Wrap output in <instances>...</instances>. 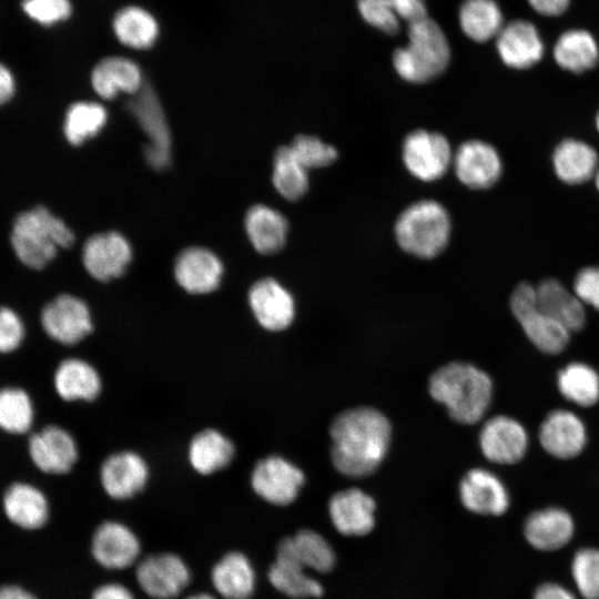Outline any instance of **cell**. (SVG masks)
Returning a JSON list of instances; mask_svg holds the SVG:
<instances>
[{
  "instance_id": "obj_1",
  "label": "cell",
  "mask_w": 599,
  "mask_h": 599,
  "mask_svg": "<svg viewBox=\"0 0 599 599\" xmlns=\"http://www.w3.org/2000/svg\"><path fill=\"white\" fill-rule=\"evenodd\" d=\"M329 434L334 467L345 476L361 478L370 475L385 458L392 427L377 409L356 407L338 414Z\"/></svg>"
},
{
  "instance_id": "obj_2",
  "label": "cell",
  "mask_w": 599,
  "mask_h": 599,
  "mask_svg": "<svg viewBox=\"0 0 599 599\" xmlns=\"http://www.w3.org/2000/svg\"><path fill=\"white\" fill-rule=\"evenodd\" d=\"M428 387L432 397L461 424L479 422L493 398L490 376L468 363L453 362L439 367L430 376Z\"/></svg>"
},
{
  "instance_id": "obj_3",
  "label": "cell",
  "mask_w": 599,
  "mask_h": 599,
  "mask_svg": "<svg viewBox=\"0 0 599 599\" xmlns=\"http://www.w3.org/2000/svg\"><path fill=\"white\" fill-rule=\"evenodd\" d=\"M74 242L70 227L49 209L35 206L17 216L11 232V245L21 263L42 270Z\"/></svg>"
},
{
  "instance_id": "obj_4",
  "label": "cell",
  "mask_w": 599,
  "mask_h": 599,
  "mask_svg": "<svg viewBox=\"0 0 599 599\" xmlns=\"http://www.w3.org/2000/svg\"><path fill=\"white\" fill-rule=\"evenodd\" d=\"M408 43L397 48L393 64L407 82L425 83L440 75L450 61V47L439 24L428 16L407 24Z\"/></svg>"
},
{
  "instance_id": "obj_5",
  "label": "cell",
  "mask_w": 599,
  "mask_h": 599,
  "mask_svg": "<svg viewBox=\"0 0 599 599\" xmlns=\"http://www.w3.org/2000/svg\"><path fill=\"white\" fill-rule=\"evenodd\" d=\"M398 245L407 253L432 258L440 254L450 236V219L446 209L434 200L409 205L395 224Z\"/></svg>"
},
{
  "instance_id": "obj_6",
  "label": "cell",
  "mask_w": 599,
  "mask_h": 599,
  "mask_svg": "<svg viewBox=\"0 0 599 599\" xmlns=\"http://www.w3.org/2000/svg\"><path fill=\"white\" fill-rule=\"evenodd\" d=\"M510 309L537 349L548 355L565 351L571 333L538 307L534 285L522 282L515 287L510 296Z\"/></svg>"
},
{
  "instance_id": "obj_7",
  "label": "cell",
  "mask_w": 599,
  "mask_h": 599,
  "mask_svg": "<svg viewBox=\"0 0 599 599\" xmlns=\"http://www.w3.org/2000/svg\"><path fill=\"white\" fill-rule=\"evenodd\" d=\"M128 109L148 138L144 146L146 163L156 171L166 169L171 163V133L154 89L145 82L132 94Z\"/></svg>"
},
{
  "instance_id": "obj_8",
  "label": "cell",
  "mask_w": 599,
  "mask_h": 599,
  "mask_svg": "<svg viewBox=\"0 0 599 599\" xmlns=\"http://www.w3.org/2000/svg\"><path fill=\"white\" fill-rule=\"evenodd\" d=\"M40 322L51 339L65 346L80 343L93 329L88 304L71 294L58 295L47 303L41 311Z\"/></svg>"
},
{
  "instance_id": "obj_9",
  "label": "cell",
  "mask_w": 599,
  "mask_h": 599,
  "mask_svg": "<svg viewBox=\"0 0 599 599\" xmlns=\"http://www.w3.org/2000/svg\"><path fill=\"white\" fill-rule=\"evenodd\" d=\"M141 590L152 599H174L191 581L186 562L176 554L160 552L141 560L135 569Z\"/></svg>"
},
{
  "instance_id": "obj_10",
  "label": "cell",
  "mask_w": 599,
  "mask_h": 599,
  "mask_svg": "<svg viewBox=\"0 0 599 599\" xmlns=\"http://www.w3.org/2000/svg\"><path fill=\"white\" fill-rule=\"evenodd\" d=\"M403 160L412 175L425 182L440 179L453 162L447 139L437 132L416 130L403 144Z\"/></svg>"
},
{
  "instance_id": "obj_11",
  "label": "cell",
  "mask_w": 599,
  "mask_h": 599,
  "mask_svg": "<svg viewBox=\"0 0 599 599\" xmlns=\"http://www.w3.org/2000/svg\"><path fill=\"white\" fill-rule=\"evenodd\" d=\"M304 481V473L281 456L261 459L251 475L254 493L275 506L292 504L297 498Z\"/></svg>"
},
{
  "instance_id": "obj_12",
  "label": "cell",
  "mask_w": 599,
  "mask_h": 599,
  "mask_svg": "<svg viewBox=\"0 0 599 599\" xmlns=\"http://www.w3.org/2000/svg\"><path fill=\"white\" fill-rule=\"evenodd\" d=\"M132 253L131 244L123 234L115 231L102 232L84 243L82 263L94 280L110 282L123 275Z\"/></svg>"
},
{
  "instance_id": "obj_13",
  "label": "cell",
  "mask_w": 599,
  "mask_h": 599,
  "mask_svg": "<svg viewBox=\"0 0 599 599\" xmlns=\"http://www.w3.org/2000/svg\"><path fill=\"white\" fill-rule=\"evenodd\" d=\"M478 439L483 455L499 465L517 464L529 447V436L524 425L506 415L486 420Z\"/></svg>"
},
{
  "instance_id": "obj_14",
  "label": "cell",
  "mask_w": 599,
  "mask_h": 599,
  "mask_svg": "<svg viewBox=\"0 0 599 599\" xmlns=\"http://www.w3.org/2000/svg\"><path fill=\"white\" fill-rule=\"evenodd\" d=\"M538 438L542 449L554 458L572 459L579 456L588 441L583 420L569 409H554L542 419Z\"/></svg>"
},
{
  "instance_id": "obj_15",
  "label": "cell",
  "mask_w": 599,
  "mask_h": 599,
  "mask_svg": "<svg viewBox=\"0 0 599 599\" xmlns=\"http://www.w3.org/2000/svg\"><path fill=\"white\" fill-rule=\"evenodd\" d=\"M28 453L33 465L45 474L69 473L78 460L73 436L58 425H48L28 439Z\"/></svg>"
},
{
  "instance_id": "obj_16",
  "label": "cell",
  "mask_w": 599,
  "mask_h": 599,
  "mask_svg": "<svg viewBox=\"0 0 599 599\" xmlns=\"http://www.w3.org/2000/svg\"><path fill=\"white\" fill-rule=\"evenodd\" d=\"M176 283L189 294L203 295L217 290L224 267L220 257L203 246H190L174 262Z\"/></svg>"
},
{
  "instance_id": "obj_17",
  "label": "cell",
  "mask_w": 599,
  "mask_h": 599,
  "mask_svg": "<svg viewBox=\"0 0 599 599\" xmlns=\"http://www.w3.org/2000/svg\"><path fill=\"white\" fill-rule=\"evenodd\" d=\"M91 552L101 567L122 570L135 564L141 552V544L130 527L108 520L97 527L92 536Z\"/></svg>"
},
{
  "instance_id": "obj_18",
  "label": "cell",
  "mask_w": 599,
  "mask_h": 599,
  "mask_svg": "<svg viewBox=\"0 0 599 599\" xmlns=\"http://www.w3.org/2000/svg\"><path fill=\"white\" fill-rule=\"evenodd\" d=\"M247 300L256 322L266 331H283L294 319V298L275 278L256 281L248 291Z\"/></svg>"
},
{
  "instance_id": "obj_19",
  "label": "cell",
  "mask_w": 599,
  "mask_h": 599,
  "mask_svg": "<svg viewBox=\"0 0 599 599\" xmlns=\"http://www.w3.org/2000/svg\"><path fill=\"white\" fill-rule=\"evenodd\" d=\"M576 525L569 511L550 506L529 514L524 521L522 534L530 547L550 552L566 547L573 538Z\"/></svg>"
},
{
  "instance_id": "obj_20",
  "label": "cell",
  "mask_w": 599,
  "mask_h": 599,
  "mask_svg": "<svg viewBox=\"0 0 599 599\" xmlns=\"http://www.w3.org/2000/svg\"><path fill=\"white\" fill-rule=\"evenodd\" d=\"M459 497L464 507L477 515L501 516L510 506L505 484L491 471L474 468L465 474L459 484Z\"/></svg>"
},
{
  "instance_id": "obj_21",
  "label": "cell",
  "mask_w": 599,
  "mask_h": 599,
  "mask_svg": "<svg viewBox=\"0 0 599 599\" xmlns=\"http://www.w3.org/2000/svg\"><path fill=\"white\" fill-rule=\"evenodd\" d=\"M149 478V467L136 453L123 450L110 455L100 470L105 494L116 500H125L141 493Z\"/></svg>"
},
{
  "instance_id": "obj_22",
  "label": "cell",
  "mask_w": 599,
  "mask_h": 599,
  "mask_svg": "<svg viewBox=\"0 0 599 599\" xmlns=\"http://www.w3.org/2000/svg\"><path fill=\"white\" fill-rule=\"evenodd\" d=\"M458 180L470 189H487L500 177L502 165L495 148L484 141L464 142L453 159Z\"/></svg>"
},
{
  "instance_id": "obj_23",
  "label": "cell",
  "mask_w": 599,
  "mask_h": 599,
  "mask_svg": "<svg viewBox=\"0 0 599 599\" xmlns=\"http://www.w3.org/2000/svg\"><path fill=\"white\" fill-rule=\"evenodd\" d=\"M496 48L501 61L518 70L538 63L545 50L538 29L526 20L504 24L496 37Z\"/></svg>"
},
{
  "instance_id": "obj_24",
  "label": "cell",
  "mask_w": 599,
  "mask_h": 599,
  "mask_svg": "<svg viewBox=\"0 0 599 599\" xmlns=\"http://www.w3.org/2000/svg\"><path fill=\"white\" fill-rule=\"evenodd\" d=\"M375 500L357 488L337 491L328 502L335 529L344 536H365L375 526Z\"/></svg>"
},
{
  "instance_id": "obj_25",
  "label": "cell",
  "mask_w": 599,
  "mask_h": 599,
  "mask_svg": "<svg viewBox=\"0 0 599 599\" xmlns=\"http://www.w3.org/2000/svg\"><path fill=\"white\" fill-rule=\"evenodd\" d=\"M91 85L104 100H112L119 93L134 94L145 83L140 65L124 55L102 58L92 69Z\"/></svg>"
},
{
  "instance_id": "obj_26",
  "label": "cell",
  "mask_w": 599,
  "mask_h": 599,
  "mask_svg": "<svg viewBox=\"0 0 599 599\" xmlns=\"http://www.w3.org/2000/svg\"><path fill=\"white\" fill-rule=\"evenodd\" d=\"M275 559L295 562L317 572H328L336 564L331 544L312 529H301L283 538L276 548Z\"/></svg>"
},
{
  "instance_id": "obj_27",
  "label": "cell",
  "mask_w": 599,
  "mask_h": 599,
  "mask_svg": "<svg viewBox=\"0 0 599 599\" xmlns=\"http://www.w3.org/2000/svg\"><path fill=\"white\" fill-rule=\"evenodd\" d=\"M111 29L118 42L132 50L153 48L161 33L156 17L139 4L119 8L112 17Z\"/></svg>"
},
{
  "instance_id": "obj_28",
  "label": "cell",
  "mask_w": 599,
  "mask_h": 599,
  "mask_svg": "<svg viewBox=\"0 0 599 599\" xmlns=\"http://www.w3.org/2000/svg\"><path fill=\"white\" fill-rule=\"evenodd\" d=\"M2 506L7 518L22 529H39L49 519L50 508L45 495L29 483L11 484L3 494Z\"/></svg>"
},
{
  "instance_id": "obj_29",
  "label": "cell",
  "mask_w": 599,
  "mask_h": 599,
  "mask_svg": "<svg viewBox=\"0 0 599 599\" xmlns=\"http://www.w3.org/2000/svg\"><path fill=\"white\" fill-rule=\"evenodd\" d=\"M536 287L538 307L570 333L586 325L585 304L556 278H545Z\"/></svg>"
},
{
  "instance_id": "obj_30",
  "label": "cell",
  "mask_w": 599,
  "mask_h": 599,
  "mask_svg": "<svg viewBox=\"0 0 599 599\" xmlns=\"http://www.w3.org/2000/svg\"><path fill=\"white\" fill-rule=\"evenodd\" d=\"M211 582L224 599H250L255 590L256 575L247 556L233 550L214 564Z\"/></svg>"
},
{
  "instance_id": "obj_31",
  "label": "cell",
  "mask_w": 599,
  "mask_h": 599,
  "mask_svg": "<svg viewBox=\"0 0 599 599\" xmlns=\"http://www.w3.org/2000/svg\"><path fill=\"white\" fill-rule=\"evenodd\" d=\"M244 227L252 246L261 254H274L286 243V217L265 204H256L247 210Z\"/></svg>"
},
{
  "instance_id": "obj_32",
  "label": "cell",
  "mask_w": 599,
  "mask_h": 599,
  "mask_svg": "<svg viewBox=\"0 0 599 599\" xmlns=\"http://www.w3.org/2000/svg\"><path fill=\"white\" fill-rule=\"evenodd\" d=\"M357 8L365 22L388 34L397 33L402 21L427 17L425 0H358Z\"/></svg>"
},
{
  "instance_id": "obj_33",
  "label": "cell",
  "mask_w": 599,
  "mask_h": 599,
  "mask_svg": "<svg viewBox=\"0 0 599 599\" xmlns=\"http://www.w3.org/2000/svg\"><path fill=\"white\" fill-rule=\"evenodd\" d=\"M53 386L65 402L94 400L102 387L97 369L81 358H65L55 368Z\"/></svg>"
},
{
  "instance_id": "obj_34",
  "label": "cell",
  "mask_w": 599,
  "mask_h": 599,
  "mask_svg": "<svg viewBox=\"0 0 599 599\" xmlns=\"http://www.w3.org/2000/svg\"><path fill=\"white\" fill-rule=\"evenodd\" d=\"M552 164L557 176L568 184H581L595 176L599 166L596 150L579 140L567 139L555 149Z\"/></svg>"
},
{
  "instance_id": "obj_35",
  "label": "cell",
  "mask_w": 599,
  "mask_h": 599,
  "mask_svg": "<svg viewBox=\"0 0 599 599\" xmlns=\"http://www.w3.org/2000/svg\"><path fill=\"white\" fill-rule=\"evenodd\" d=\"M233 443L216 429H204L191 440L187 457L200 475H212L225 468L233 459Z\"/></svg>"
},
{
  "instance_id": "obj_36",
  "label": "cell",
  "mask_w": 599,
  "mask_h": 599,
  "mask_svg": "<svg viewBox=\"0 0 599 599\" xmlns=\"http://www.w3.org/2000/svg\"><path fill=\"white\" fill-rule=\"evenodd\" d=\"M554 59L564 70L582 73L599 61V47L593 35L582 29H570L560 34L554 45Z\"/></svg>"
},
{
  "instance_id": "obj_37",
  "label": "cell",
  "mask_w": 599,
  "mask_h": 599,
  "mask_svg": "<svg viewBox=\"0 0 599 599\" xmlns=\"http://www.w3.org/2000/svg\"><path fill=\"white\" fill-rule=\"evenodd\" d=\"M556 384L564 398L581 407L599 402V373L583 362H571L557 373Z\"/></svg>"
},
{
  "instance_id": "obj_38",
  "label": "cell",
  "mask_w": 599,
  "mask_h": 599,
  "mask_svg": "<svg viewBox=\"0 0 599 599\" xmlns=\"http://www.w3.org/2000/svg\"><path fill=\"white\" fill-rule=\"evenodd\" d=\"M458 18L463 32L477 42L496 38L505 24L502 12L495 0H465Z\"/></svg>"
},
{
  "instance_id": "obj_39",
  "label": "cell",
  "mask_w": 599,
  "mask_h": 599,
  "mask_svg": "<svg viewBox=\"0 0 599 599\" xmlns=\"http://www.w3.org/2000/svg\"><path fill=\"white\" fill-rule=\"evenodd\" d=\"M267 578L278 592L293 599L317 598L324 592L321 582L295 562L275 559L267 571Z\"/></svg>"
},
{
  "instance_id": "obj_40",
  "label": "cell",
  "mask_w": 599,
  "mask_h": 599,
  "mask_svg": "<svg viewBox=\"0 0 599 599\" xmlns=\"http://www.w3.org/2000/svg\"><path fill=\"white\" fill-rule=\"evenodd\" d=\"M108 121L105 108L92 101L71 104L65 113L63 132L72 145H80L98 135Z\"/></svg>"
},
{
  "instance_id": "obj_41",
  "label": "cell",
  "mask_w": 599,
  "mask_h": 599,
  "mask_svg": "<svg viewBox=\"0 0 599 599\" xmlns=\"http://www.w3.org/2000/svg\"><path fill=\"white\" fill-rule=\"evenodd\" d=\"M34 420L30 395L21 387L0 388V429L11 435L28 433Z\"/></svg>"
},
{
  "instance_id": "obj_42",
  "label": "cell",
  "mask_w": 599,
  "mask_h": 599,
  "mask_svg": "<svg viewBox=\"0 0 599 599\" xmlns=\"http://www.w3.org/2000/svg\"><path fill=\"white\" fill-rule=\"evenodd\" d=\"M308 170L293 155L288 146L276 150L272 181L280 195L288 201L301 199L308 189Z\"/></svg>"
},
{
  "instance_id": "obj_43",
  "label": "cell",
  "mask_w": 599,
  "mask_h": 599,
  "mask_svg": "<svg viewBox=\"0 0 599 599\" xmlns=\"http://www.w3.org/2000/svg\"><path fill=\"white\" fill-rule=\"evenodd\" d=\"M570 573L582 599H599V549L585 547L571 559Z\"/></svg>"
},
{
  "instance_id": "obj_44",
  "label": "cell",
  "mask_w": 599,
  "mask_h": 599,
  "mask_svg": "<svg viewBox=\"0 0 599 599\" xmlns=\"http://www.w3.org/2000/svg\"><path fill=\"white\" fill-rule=\"evenodd\" d=\"M288 148L306 170L327 166L338 155L334 146L316 136L305 134L297 135Z\"/></svg>"
},
{
  "instance_id": "obj_45",
  "label": "cell",
  "mask_w": 599,
  "mask_h": 599,
  "mask_svg": "<svg viewBox=\"0 0 599 599\" xmlns=\"http://www.w3.org/2000/svg\"><path fill=\"white\" fill-rule=\"evenodd\" d=\"M22 8L31 19L44 26L64 21L72 13L70 0H23Z\"/></svg>"
},
{
  "instance_id": "obj_46",
  "label": "cell",
  "mask_w": 599,
  "mask_h": 599,
  "mask_svg": "<svg viewBox=\"0 0 599 599\" xmlns=\"http://www.w3.org/2000/svg\"><path fill=\"white\" fill-rule=\"evenodd\" d=\"M24 336L26 326L20 315L9 306H0V354L16 352Z\"/></svg>"
},
{
  "instance_id": "obj_47",
  "label": "cell",
  "mask_w": 599,
  "mask_h": 599,
  "mask_svg": "<svg viewBox=\"0 0 599 599\" xmlns=\"http://www.w3.org/2000/svg\"><path fill=\"white\" fill-rule=\"evenodd\" d=\"M573 293L585 304L599 311V266L580 270L573 280Z\"/></svg>"
},
{
  "instance_id": "obj_48",
  "label": "cell",
  "mask_w": 599,
  "mask_h": 599,
  "mask_svg": "<svg viewBox=\"0 0 599 599\" xmlns=\"http://www.w3.org/2000/svg\"><path fill=\"white\" fill-rule=\"evenodd\" d=\"M531 599H578L567 587L554 581L540 583L534 591Z\"/></svg>"
},
{
  "instance_id": "obj_49",
  "label": "cell",
  "mask_w": 599,
  "mask_h": 599,
  "mask_svg": "<svg viewBox=\"0 0 599 599\" xmlns=\"http://www.w3.org/2000/svg\"><path fill=\"white\" fill-rule=\"evenodd\" d=\"M91 599H135L125 586L118 582H108L94 589Z\"/></svg>"
},
{
  "instance_id": "obj_50",
  "label": "cell",
  "mask_w": 599,
  "mask_h": 599,
  "mask_svg": "<svg viewBox=\"0 0 599 599\" xmlns=\"http://www.w3.org/2000/svg\"><path fill=\"white\" fill-rule=\"evenodd\" d=\"M528 2L536 12L547 17L562 14L570 4V0H528Z\"/></svg>"
},
{
  "instance_id": "obj_51",
  "label": "cell",
  "mask_w": 599,
  "mask_h": 599,
  "mask_svg": "<svg viewBox=\"0 0 599 599\" xmlns=\"http://www.w3.org/2000/svg\"><path fill=\"white\" fill-rule=\"evenodd\" d=\"M14 93V79L10 70L0 63V105L8 102Z\"/></svg>"
},
{
  "instance_id": "obj_52",
  "label": "cell",
  "mask_w": 599,
  "mask_h": 599,
  "mask_svg": "<svg viewBox=\"0 0 599 599\" xmlns=\"http://www.w3.org/2000/svg\"><path fill=\"white\" fill-rule=\"evenodd\" d=\"M0 599H37L31 592L22 587L7 585L0 587Z\"/></svg>"
},
{
  "instance_id": "obj_53",
  "label": "cell",
  "mask_w": 599,
  "mask_h": 599,
  "mask_svg": "<svg viewBox=\"0 0 599 599\" xmlns=\"http://www.w3.org/2000/svg\"><path fill=\"white\" fill-rule=\"evenodd\" d=\"M185 599H216V598L210 593L201 592V593L191 595L186 597Z\"/></svg>"
},
{
  "instance_id": "obj_54",
  "label": "cell",
  "mask_w": 599,
  "mask_h": 599,
  "mask_svg": "<svg viewBox=\"0 0 599 599\" xmlns=\"http://www.w3.org/2000/svg\"><path fill=\"white\" fill-rule=\"evenodd\" d=\"M593 177H595L596 186H597V189L599 191V166H598Z\"/></svg>"
},
{
  "instance_id": "obj_55",
  "label": "cell",
  "mask_w": 599,
  "mask_h": 599,
  "mask_svg": "<svg viewBox=\"0 0 599 599\" xmlns=\"http://www.w3.org/2000/svg\"><path fill=\"white\" fill-rule=\"evenodd\" d=\"M596 128H597V130L599 132V111H598V113L596 115Z\"/></svg>"
}]
</instances>
